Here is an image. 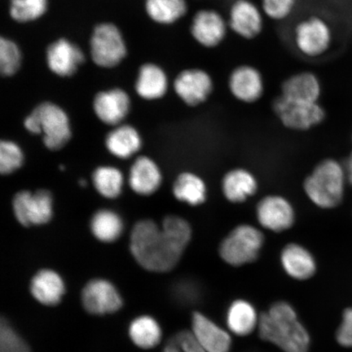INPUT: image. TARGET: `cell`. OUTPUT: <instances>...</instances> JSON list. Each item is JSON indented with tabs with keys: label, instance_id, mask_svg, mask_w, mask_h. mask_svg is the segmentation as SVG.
<instances>
[{
	"label": "cell",
	"instance_id": "1",
	"mask_svg": "<svg viewBox=\"0 0 352 352\" xmlns=\"http://www.w3.org/2000/svg\"><path fill=\"white\" fill-rule=\"evenodd\" d=\"M192 228L186 219L169 215L162 226L151 219L135 223L131 235V252L148 271L166 272L177 265L191 241Z\"/></svg>",
	"mask_w": 352,
	"mask_h": 352
},
{
	"label": "cell",
	"instance_id": "2",
	"mask_svg": "<svg viewBox=\"0 0 352 352\" xmlns=\"http://www.w3.org/2000/svg\"><path fill=\"white\" fill-rule=\"evenodd\" d=\"M258 333L285 352H309L310 337L287 302H276L258 320Z\"/></svg>",
	"mask_w": 352,
	"mask_h": 352
},
{
	"label": "cell",
	"instance_id": "3",
	"mask_svg": "<svg viewBox=\"0 0 352 352\" xmlns=\"http://www.w3.org/2000/svg\"><path fill=\"white\" fill-rule=\"evenodd\" d=\"M346 179L344 167L336 161L327 160L315 167L303 186L307 196L315 205L331 209L342 201Z\"/></svg>",
	"mask_w": 352,
	"mask_h": 352
},
{
	"label": "cell",
	"instance_id": "4",
	"mask_svg": "<svg viewBox=\"0 0 352 352\" xmlns=\"http://www.w3.org/2000/svg\"><path fill=\"white\" fill-rule=\"evenodd\" d=\"M290 36L294 50L307 60L327 54L333 43L331 26L318 14L306 15L294 22Z\"/></svg>",
	"mask_w": 352,
	"mask_h": 352
},
{
	"label": "cell",
	"instance_id": "5",
	"mask_svg": "<svg viewBox=\"0 0 352 352\" xmlns=\"http://www.w3.org/2000/svg\"><path fill=\"white\" fill-rule=\"evenodd\" d=\"M24 126L33 134L43 133V143L50 151H59L72 138L67 114L54 103L38 105L25 118Z\"/></svg>",
	"mask_w": 352,
	"mask_h": 352
},
{
	"label": "cell",
	"instance_id": "6",
	"mask_svg": "<svg viewBox=\"0 0 352 352\" xmlns=\"http://www.w3.org/2000/svg\"><path fill=\"white\" fill-rule=\"evenodd\" d=\"M263 243L264 236L261 230L249 224H241L222 241L219 255L232 266L245 265L256 261Z\"/></svg>",
	"mask_w": 352,
	"mask_h": 352
},
{
	"label": "cell",
	"instance_id": "7",
	"mask_svg": "<svg viewBox=\"0 0 352 352\" xmlns=\"http://www.w3.org/2000/svg\"><path fill=\"white\" fill-rule=\"evenodd\" d=\"M230 33L226 14L217 8H199L191 17L189 34L197 45L205 50L221 47Z\"/></svg>",
	"mask_w": 352,
	"mask_h": 352
},
{
	"label": "cell",
	"instance_id": "8",
	"mask_svg": "<svg viewBox=\"0 0 352 352\" xmlns=\"http://www.w3.org/2000/svg\"><path fill=\"white\" fill-rule=\"evenodd\" d=\"M226 16L230 32L242 41H255L265 28L266 17L254 0H232Z\"/></svg>",
	"mask_w": 352,
	"mask_h": 352
},
{
	"label": "cell",
	"instance_id": "9",
	"mask_svg": "<svg viewBox=\"0 0 352 352\" xmlns=\"http://www.w3.org/2000/svg\"><path fill=\"white\" fill-rule=\"evenodd\" d=\"M91 56L96 65L116 67L125 58L126 47L120 29L112 23L96 26L91 34Z\"/></svg>",
	"mask_w": 352,
	"mask_h": 352
},
{
	"label": "cell",
	"instance_id": "10",
	"mask_svg": "<svg viewBox=\"0 0 352 352\" xmlns=\"http://www.w3.org/2000/svg\"><path fill=\"white\" fill-rule=\"evenodd\" d=\"M214 79L209 70L204 67H188L180 72L174 79L175 94L190 107L204 104L214 91Z\"/></svg>",
	"mask_w": 352,
	"mask_h": 352
},
{
	"label": "cell",
	"instance_id": "11",
	"mask_svg": "<svg viewBox=\"0 0 352 352\" xmlns=\"http://www.w3.org/2000/svg\"><path fill=\"white\" fill-rule=\"evenodd\" d=\"M13 212L21 226L30 227L42 226L50 221L52 217L54 200L47 189L35 192L21 191L13 197Z\"/></svg>",
	"mask_w": 352,
	"mask_h": 352
},
{
	"label": "cell",
	"instance_id": "12",
	"mask_svg": "<svg viewBox=\"0 0 352 352\" xmlns=\"http://www.w3.org/2000/svg\"><path fill=\"white\" fill-rule=\"evenodd\" d=\"M274 111L289 129L305 131L324 120V110L319 102L309 103L288 100L279 95L272 103Z\"/></svg>",
	"mask_w": 352,
	"mask_h": 352
},
{
	"label": "cell",
	"instance_id": "13",
	"mask_svg": "<svg viewBox=\"0 0 352 352\" xmlns=\"http://www.w3.org/2000/svg\"><path fill=\"white\" fill-rule=\"evenodd\" d=\"M265 78L258 66L241 63L228 73L227 87L236 100L244 104H254L263 98L265 92Z\"/></svg>",
	"mask_w": 352,
	"mask_h": 352
},
{
	"label": "cell",
	"instance_id": "14",
	"mask_svg": "<svg viewBox=\"0 0 352 352\" xmlns=\"http://www.w3.org/2000/svg\"><path fill=\"white\" fill-rule=\"evenodd\" d=\"M82 302L87 311L99 316L113 314L122 306V297L116 286L104 279L92 280L85 285Z\"/></svg>",
	"mask_w": 352,
	"mask_h": 352
},
{
	"label": "cell",
	"instance_id": "15",
	"mask_svg": "<svg viewBox=\"0 0 352 352\" xmlns=\"http://www.w3.org/2000/svg\"><path fill=\"white\" fill-rule=\"evenodd\" d=\"M256 217L262 227L275 232L289 230L296 220V214L289 201L276 195L265 197L258 202Z\"/></svg>",
	"mask_w": 352,
	"mask_h": 352
},
{
	"label": "cell",
	"instance_id": "16",
	"mask_svg": "<svg viewBox=\"0 0 352 352\" xmlns=\"http://www.w3.org/2000/svg\"><path fill=\"white\" fill-rule=\"evenodd\" d=\"M46 58L48 68L60 77L73 76L85 60L80 47L66 38H60L50 44Z\"/></svg>",
	"mask_w": 352,
	"mask_h": 352
},
{
	"label": "cell",
	"instance_id": "17",
	"mask_svg": "<svg viewBox=\"0 0 352 352\" xmlns=\"http://www.w3.org/2000/svg\"><path fill=\"white\" fill-rule=\"evenodd\" d=\"M322 87L320 78L310 70H300L285 78L280 85V96L302 102L318 103Z\"/></svg>",
	"mask_w": 352,
	"mask_h": 352
},
{
	"label": "cell",
	"instance_id": "18",
	"mask_svg": "<svg viewBox=\"0 0 352 352\" xmlns=\"http://www.w3.org/2000/svg\"><path fill=\"white\" fill-rule=\"evenodd\" d=\"M130 107L129 96L120 88L99 92L94 102L96 116L105 124L112 126L120 125L125 120Z\"/></svg>",
	"mask_w": 352,
	"mask_h": 352
},
{
	"label": "cell",
	"instance_id": "19",
	"mask_svg": "<svg viewBox=\"0 0 352 352\" xmlns=\"http://www.w3.org/2000/svg\"><path fill=\"white\" fill-rule=\"evenodd\" d=\"M192 333L206 352L230 351L232 340L230 334L199 312H195L192 316Z\"/></svg>",
	"mask_w": 352,
	"mask_h": 352
},
{
	"label": "cell",
	"instance_id": "20",
	"mask_svg": "<svg viewBox=\"0 0 352 352\" xmlns=\"http://www.w3.org/2000/svg\"><path fill=\"white\" fill-rule=\"evenodd\" d=\"M162 180L160 169L151 158L140 157L131 166L129 184L132 190L138 195H153L160 188Z\"/></svg>",
	"mask_w": 352,
	"mask_h": 352
},
{
	"label": "cell",
	"instance_id": "21",
	"mask_svg": "<svg viewBox=\"0 0 352 352\" xmlns=\"http://www.w3.org/2000/svg\"><path fill=\"white\" fill-rule=\"evenodd\" d=\"M169 87L168 76L160 65L144 64L139 70L135 90L140 98L145 100H157L166 94Z\"/></svg>",
	"mask_w": 352,
	"mask_h": 352
},
{
	"label": "cell",
	"instance_id": "22",
	"mask_svg": "<svg viewBox=\"0 0 352 352\" xmlns=\"http://www.w3.org/2000/svg\"><path fill=\"white\" fill-rule=\"evenodd\" d=\"M30 292L42 305L54 306L58 305L65 294V283L56 272L43 270L33 277Z\"/></svg>",
	"mask_w": 352,
	"mask_h": 352
},
{
	"label": "cell",
	"instance_id": "23",
	"mask_svg": "<svg viewBox=\"0 0 352 352\" xmlns=\"http://www.w3.org/2000/svg\"><path fill=\"white\" fill-rule=\"evenodd\" d=\"M281 263L287 274L297 280H307L315 274L316 264L307 249L298 244H289L281 252Z\"/></svg>",
	"mask_w": 352,
	"mask_h": 352
},
{
	"label": "cell",
	"instance_id": "24",
	"mask_svg": "<svg viewBox=\"0 0 352 352\" xmlns=\"http://www.w3.org/2000/svg\"><path fill=\"white\" fill-rule=\"evenodd\" d=\"M258 182L254 175L245 169H233L223 176L222 192L228 201L241 204L256 192Z\"/></svg>",
	"mask_w": 352,
	"mask_h": 352
},
{
	"label": "cell",
	"instance_id": "25",
	"mask_svg": "<svg viewBox=\"0 0 352 352\" xmlns=\"http://www.w3.org/2000/svg\"><path fill=\"white\" fill-rule=\"evenodd\" d=\"M142 139L134 127L121 125L109 132L105 145L110 153L122 160H126L140 151Z\"/></svg>",
	"mask_w": 352,
	"mask_h": 352
},
{
	"label": "cell",
	"instance_id": "26",
	"mask_svg": "<svg viewBox=\"0 0 352 352\" xmlns=\"http://www.w3.org/2000/svg\"><path fill=\"white\" fill-rule=\"evenodd\" d=\"M145 10L153 21L170 25L187 16L189 4L188 0H146Z\"/></svg>",
	"mask_w": 352,
	"mask_h": 352
},
{
	"label": "cell",
	"instance_id": "27",
	"mask_svg": "<svg viewBox=\"0 0 352 352\" xmlns=\"http://www.w3.org/2000/svg\"><path fill=\"white\" fill-rule=\"evenodd\" d=\"M173 195L178 201L197 206L206 201L208 188L204 180L199 176L191 173H184L175 179Z\"/></svg>",
	"mask_w": 352,
	"mask_h": 352
},
{
	"label": "cell",
	"instance_id": "28",
	"mask_svg": "<svg viewBox=\"0 0 352 352\" xmlns=\"http://www.w3.org/2000/svg\"><path fill=\"white\" fill-rule=\"evenodd\" d=\"M258 320L254 307L245 300L233 302L228 311V327L239 336L252 333L258 327Z\"/></svg>",
	"mask_w": 352,
	"mask_h": 352
},
{
	"label": "cell",
	"instance_id": "29",
	"mask_svg": "<svg viewBox=\"0 0 352 352\" xmlns=\"http://www.w3.org/2000/svg\"><path fill=\"white\" fill-rule=\"evenodd\" d=\"M129 334L132 342L143 349H153L162 340L160 325L148 316H140L132 321Z\"/></svg>",
	"mask_w": 352,
	"mask_h": 352
},
{
	"label": "cell",
	"instance_id": "30",
	"mask_svg": "<svg viewBox=\"0 0 352 352\" xmlns=\"http://www.w3.org/2000/svg\"><path fill=\"white\" fill-rule=\"evenodd\" d=\"M91 230L96 239L102 242H113L122 235V220L112 210H100L91 219Z\"/></svg>",
	"mask_w": 352,
	"mask_h": 352
},
{
	"label": "cell",
	"instance_id": "31",
	"mask_svg": "<svg viewBox=\"0 0 352 352\" xmlns=\"http://www.w3.org/2000/svg\"><path fill=\"white\" fill-rule=\"evenodd\" d=\"M92 182L101 196L113 199L121 195L123 176L116 167L100 166L92 174Z\"/></svg>",
	"mask_w": 352,
	"mask_h": 352
},
{
	"label": "cell",
	"instance_id": "32",
	"mask_svg": "<svg viewBox=\"0 0 352 352\" xmlns=\"http://www.w3.org/2000/svg\"><path fill=\"white\" fill-rule=\"evenodd\" d=\"M47 8V0H11L10 13L13 20L26 23L38 19Z\"/></svg>",
	"mask_w": 352,
	"mask_h": 352
},
{
	"label": "cell",
	"instance_id": "33",
	"mask_svg": "<svg viewBox=\"0 0 352 352\" xmlns=\"http://www.w3.org/2000/svg\"><path fill=\"white\" fill-rule=\"evenodd\" d=\"M259 6L266 19L283 23L296 12L299 0H259Z\"/></svg>",
	"mask_w": 352,
	"mask_h": 352
},
{
	"label": "cell",
	"instance_id": "34",
	"mask_svg": "<svg viewBox=\"0 0 352 352\" xmlns=\"http://www.w3.org/2000/svg\"><path fill=\"white\" fill-rule=\"evenodd\" d=\"M21 54L16 43L10 38L0 39V72L3 76L10 77L20 69Z\"/></svg>",
	"mask_w": 352,
	"mask_h": 352
},
{
	"label": "cell",
	"instance_id": "35",
	"mask_svg": "<svg viewBox=\"0 0 352 352\" xmlns=\"http://www.w3.org/2000/svg\"><path fill=\"white\" fill-rule=\"evenodd\" d=\"M24 155L16 143L3 140L0 143V173L10 175L23 164Z\"/></svg>",
	"mask_w": 352,
	"mask_h": 352
},
{
	"label": "cell",
	"instance_id": "36",
	"mask_svg": "<svg viewBox=\"0 0 352 352\" xmlns=\"http://www.w3.org/2000/svg\"><path fill=\"white\" fill-rule=\"evenodd\" d=\"M0 352H30L29 346L4 319L0 324Z\"/></svg>",
	"mask_w": 352,
	"mask_h": 352
},
{
	"label": "cell",
	"instance_id": "37",
	"mask_svg": "<svg viewBox=\"0 0 352 352\" xmlns=\"http://www.w3.org/2000/svg\"><path fill=\"white\" fill-rule=\"evenodd\" d=\"M164 352H206L198 344L192 332L182 331L171 337L164 347Z\"/></svg>",
	"mask_w": 352,
	"mask_h": 352
},
{
	"label": "cell",
	"instance_id": "38",
	"mask_svg": "<svg viewBox=\"0 0 352 352\" xmlns=\"http://www.w3.org/2000/svg\"><path fill=\"white\" fill-rule=\"evenodd\" d=\"M337 341L342 346L352 349V307L343 312L342 321L336 333Z\"/></svg>",
	"mask_w": 352,
	"mask_h": 352
},
{
	"label": "cell",
	"instance_id": "39",
	"mask_svg": "<svg viewBox=\"0 0 352 352\" xmlns=\"http://www.w3.org/2000/svg\"><path fill=\"white\" fill-rule=\"evenodd\" d=\"M344 170L347 180L352 184V153L349 157V160H346Z\"/></svg>",
	"mask_w": 352,
	"mask_h": 352
},
{
	"label": "cell",
	"instance_id": "40",
	"mask_svg": "<svg viewBox=\"0 0 352 352\" xmlns=\"http://www.w3.org/2000/svg\"><path fill=\"white\" fill-rule=\"evenodd\" d=\"M80 184L82 186L85 187L87 186V182H86V180H81L80 182Z\"/></svg>",
	"mask_w": 352,
	"mask_h": 352
}]
</instances>
